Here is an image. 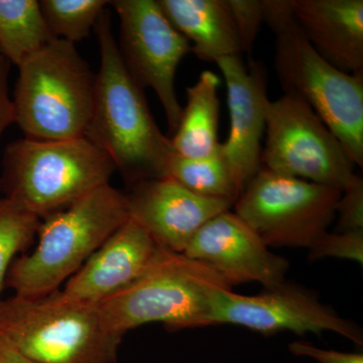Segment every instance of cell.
Masks as SVG:
<instances>
[{
  "mask_svg": "<svg viewBox=\"0 0 363 363\" xmlns=\"http://www.w3.org/2000/svg\"><path fill=\"white\" fill-rule=\"evenodd\" d=\"M242 52L250 54L262 23H264V0H226Z\"/></svg>",
  "mask_w": 363,
  "mask_h": 363,
  "instance_id": "24",
  "label": "cell"
},
{
  "mask_svg": "<svg viewBox=\"0 0 363 363\" xmlns=\"http://www.w3.org/2000/svg\"><path fill=\"white\" fill-rule=\"evenodd\" d=\"M0 338L37 363H116L123 335L99 306L58 290L2 300Z\"/></svg>",
  "mask_w": 363,
  "mask_h": 363,
  "instance_id": "3",
  "label": "cell"
},
{
  "mask_svg": "<svg viewBox=\"0 0 363 363\" xmlns=\"http://www.w3.org/2000/svg\"><path fill=\"white\" fill-rule=\"evenodd\" d=\"M119 18L118 49L131 77L150 88L161 102L169 133L174 135L183 107L176 92V72L191 45L169 23L157 0L111 2Z\"/></svg>",
  "mask_w": 363,
  "mask_h": 363,
  "instance_id": "10",
  "label": "cell"
},
{
  "mask_svg": "<svg viewBox=\"0 0 363 363\" xmlns=\"http://www.w3.org/2000/svg\"><path fill=\"white\" fill-rule=\"evenodd\" d=\"M289 350L294 355L313 358L319 363H363L362 353L323 350L305 341H295L291 343L289 345Z\"/></svg>",
  "mask_w": 363,
  "mask_h": 363,
  "instance_id": "26",
  "label": "cell"
},
{
  "mask_svg": "<svg viewBox=\"0 0 363 363\" xmlns=\"http://www.w3.org/2000/svg\"><path fill=\"white\" fill-rule=\"evenodd\" d=\"M164 178L171 179L203 197L235 203L240 195L221 145L218 152L199 159H189L174 152L167 164Z\"/></svg>",
  "mask_w": 363,
  "mask_h": 363,
  "instance_id": "20",
  "label": "cell"
},
{
  "mask_svg": "<svg viewBox=\"0 0 363 363\" xmlns=\"http://www.w3.org/2000/svg\"><path fill=\"white\" fill-rule=\"evenodd\" d=\"M236 325L264 335L290 331L298 335L333 332L362 346V329L339 316L318 296L297 284L284 281L259 295L245 296L233 290L215 295L203 327Z\"/></svg>",
  "mask_w": 363,
  "mask_h": 363,
  "instance_id": "11",
  "label": "cell"
},
{
  "mask_svg": "<svg viewBox=\"0 0 363 363\" xmlns=\"http://www.w3.org/2000/svg\"><path fill=\"white\" fill-rule=\"evenodd\" d=\"M0 363H37L25 357L4 339L0 338Z\"/></svg>",
  "mask_w": 363,
  "mask_h": 363,
  "instance_id": "28",
  "label": "cell"
},
{
  "mask_svg": "<svg viewBox=\"0 0 363 363\" xmlns=\"http://www.w3.org/2000/svg\"><path fill=\"white\" fill-rule=\"evenodd\" d=\"M100 52L94 105L86 138L106 155L131 186L164 178L174 154L143 94L131 77L112 32L106 9L94 26Z\"/></svg>",
  "mask_w": 363,
  "mask_h": 363,
  "instance_id": "1",
  "label": "cell"
},
{
  "mask_svg": "<svg viewBox=\"0 0 363 363\" xmlns=\"http://www.w3.org/2000/svg\"><path fill=\"white\" fill-rule=\"evenodd\" d=\"M335 215L338 218L336 233L363 230V180L359 176L341 192Z\"/></svg>",
  "mask_w": 363,
  "mask_h": 363,
  "instance_id": "25",
  "label": "cell"
},
{
  "mask_svg": "<svg viewBox=\"0 0 363 363\" xmlns=\"http://www.w3.org/2000/svg\"><path fill=\"white\" fill-rule=\"evenodd\" d=\"M341 191L260 168L234 213L267 247L309 248L335 218Z\"/></svg>",
  "mask_w": 363,
  "mask_h": 363,
  "instance_id": "8",
  "label": "cell"
},
{
  "mask_svg": "<svg viewBox=\"0 0 363 363\" xmlns=\"http://www.w3.org/2000/svg\"><path fill=\"white\" fill-rule=\"evenodd\" d=\"M159 245L140 224L128 218L67 281L63 292L100 304L145 271Z\"/></svg>",
  "mask_w": 363,
  "mask_h": 363,
  "instance_id": "15",
  "label": "cell"
},
{
  "mask_svg": "<svg viewBox=\"0 0 363 363\" xmlns=\"http://www.w3.org/2000/svg\"><path fill=\"white\" fill-rule=\"evenodd\" d=\"M2 166L6 198L40 219L108 185L116 172L111 160L86 136L13 140L4 150Z\"/></svg>",
  "mask_w": 363,
  "mask_h": 363,
  "instance_id": "6",
  "label": "cell"
},
{
  "mask_svg": "<svg viewBox=\"0 0 363 363\" xmlns=\"http://www.w3.org/2000/svg\"><path fill=\"white\" fill-rule=\"evenodd\" d=\"M11 62L0 55V136L14 123L13 100L9 96V77ZM1 190V181H0Z\"/></svg>",
  "mask_w": 363,
  "mask_h": 363,
  "instance_id": "27",
  "label": "cell"
},
{
  "mask_svg": "<svg viewBox=\"0 0 363 363\" xmlns=\"http://www.w3.org/2000/svg\"><path fill=\"white\" fill-rule=\"evenodd\" d=\"M174 28L190 43L191 52L216 63L241 56L242 50L226 0H157Z\"/></svg>",
  "mask_w": 363,
  "mask_h": 363,
  "instance_id": "17",
  "label": "cell"
},
{
  "mask_svg": "<svg viewBox=\"0 0 363 363\" xmlns=\"http://www.w3.org/2000/svg\"><path fill=\"white\" fill-rule=\"evenodd\" d=\"M301 32L338 70L363 75L362 0H289Z\"/></svg>",
  "mask_w": 363,
  "mask_h": 363,
  "instance_id": "16",
  "label": "cell"
},
{
  "mask_svg": "<svg viewBox=\"0 0 363 363\" xmlns=\"http://www.w3.org/2000/svg\"><path fill=\"white\" fill-rule=\"evenodd\" d=\"M14 123L26 138L72 140L85 136L94 105L96 75L75 44L52 39L18 66Z\"/></svg>",
  "mask_w": 363,
  "mask_h": 363,
  "instance_id": "5",
  "label": "cell"
},
{
  "mask_svg": "<svg viewBox=\"0 0 363 363\" xmlns=\"http://www.w3.org/2000/svg\"><path fill=\"white\" fill-rule=\"evenodd\" d=\"M183 253L216 272L231 288L247 283L274 288L286 281L290 267L288 259L272 252L230 210L206 222Z\"/></svg>",
  "mask_w": 363,
  "mask_h": 363,
  "instance_id": "12",
  "label": "cell"
},
{
  "mask_svg": "<svg viewBox=\"0 0 363 363\" xmlns=\"http://www.w3.org/2000/svg\"><path fill=\"white\" fill-rule=\"evenodd\" d=\"M264 23L274 35V70L285 94L304 101L363 167V75L338 70L301 32L289 0H264Z\"/></svg>",
  "mask_w": 363,
  "mask_h": 363,
  "instance_id": "2",
  "label": "cell"
},
{
  "mask_svg": "<svg viewBox=\"0 0 363 363\" xmlns=\"http://www.w3.org/2000/svg\"><path fill=\"white\" fill-rule=\"evenodd\" d=\"M40 13L55 39L76 44L86 39L108 6L106 0H42Z\"/></svg>",
  "mask_w": 363,
  "mask_h": 363,
  "instance_id": "21",
  "label": "cell"
},
{
  "mask_svg": "<svg viewBox=\"0 0 363 363\" xmlns=\"http://www.w3.org/2000/svg\"><path fill=\"white\" fill-rule=\"evenodd\" d=\"M221 290L233 289L211 269L184 253L159 247L133 283L98 306L107 324L123 336L150 323H162L173 331L202 328Z\"/></svg>",
  "mask_w": 363,
  "mask_h": 363,
  "instance_id": "7",
  "label": "cell"
},
{
  "mask_svg": "<svg viewBox=\"0 0 363 363\" xmlns=\"http://www.w3.org/2000/svg\"><path fill=\"white\" fill-rule=\"evenodd\" d=\"M126 197L130 218L143 227L159 247L180 253L206 222L234 205L195 194L169 178L138 182Z\"/></svg>",
  "mask_w": 363,
  "mask_h": 363,
  "instance_id": "14",
  "label": "cell"
},
{
  "mask_svg": "<svg viewBox=\"0 0 363 363\" xmlns=\"http://www.w3.org/2000/svg\"><path fill=\"white\" fill-rule=\"evenodd\" d=\"M220 80L211 71L202 72L187 88V104L171 140L174 152L189 159L211 156L220 149L218 140Z\"/></svg>",
  "mask_w": 363,
  "mask_h": 363,
  "instance_id": "18",
  "label": "cell"
},
{
  "mask_svg": "<svg viewBox=\"0 0 363 363\" xmlns=\"http://www.w3.org/2000/svg\"><path fill=\"white\" fill-rule=\"evenodd\" d=\"M225 81L228 105V138L221 150L230 164L240 192L262 168V140L266 133L267 73L260 62L245 64L241 56L217 61Z\"/></svg>",
  "mask_w": 363,
  "mask_h": 363,
  "instance_id": "13",
  "label": "cell"
},
{
  "mask_svg": "<svg viewBox=\"0 0 363 363\" xmlns=\"http://www.w3.org/2000/svg\"><path fill=\"white\" fill-rule=\"evenodd\" d=\"M0 55H1V52H0Z\"/></svg>",
  "mask_w": 363,
  "mask_h": 363,
  "instance_id": "29",
  "label": "cell"
},
{
  "mask_svg": "<svg viewBox=\"0 0 363 363\" xmlns=\"http://www.w3.org/2000/svg\"><path fill=\"white\" fill-rule=\"evenodd\" d=\"M308 250L311 259L335 257L362 264L363 230L335 233L326 231Z\"/></svg>",
  "mask_w": 363,
  "mask_h": 363,
  "instance_id": "23",
  "label": "cell"
},
{
  "mask_svg": "<svg viewBox=\"0 0 363 363\" xmlns=\"http://www.w3.org/2000/svg\"><path fill=\"white\" fill-rule=\"evenodd\" d=\"M128 218L126 194L111 184L48 215L40 219L37 247L13 260L6 286L21 297L58 291Z\"/></svg>",
  "mask_w": 363,
  "mask_h": 363,
  "instance_id": "4",
  "label": "cell"
},
{
  "mask_svg": "<svg viewBox=\"0 0 363 363\" xmlns=\"http://www.w3.org/2000/svg\"><path fill=\"white\" fill-rule=\"evenodd\" d=\"M40 224L39 217L6 197L0 199V303L13 260L32 245Z\"/></svg>",
  "mask_w": 363,
  "mask_h": 363,
  "instance_id": "22",
  "label": "cell"
},
{
  "mask_svg": "<svg viewBox=\"0 0 363 363\" xmlns=\"http://www.w3.org/2000/svg\"><path fill=\"white\" fill-rule=\"evenodd\" d=\"M55 39L48 30L37 0H0V52L20 65L45 43Z\"/></svg>",
  "mask_w": 363,
  "mask_h": 363,
  "instance_id": "19",
  "label": "cell"
},
{
  "mask_svg": "<svg viewBox=\"0 0 363 363\" xmlns=\"http://www.w3.org/2000/svg\"><path fill=\"white\" fill-rule=\"evenodd\" d=\"M262 168L342 191L355 164L330 128L302 100L284 94L269 101Z\"/></svg>",
  "mask_w": 363,
  "mask_h": 363,
  "instance_id": "9",
  "label": "cell"
}]
</instances>
